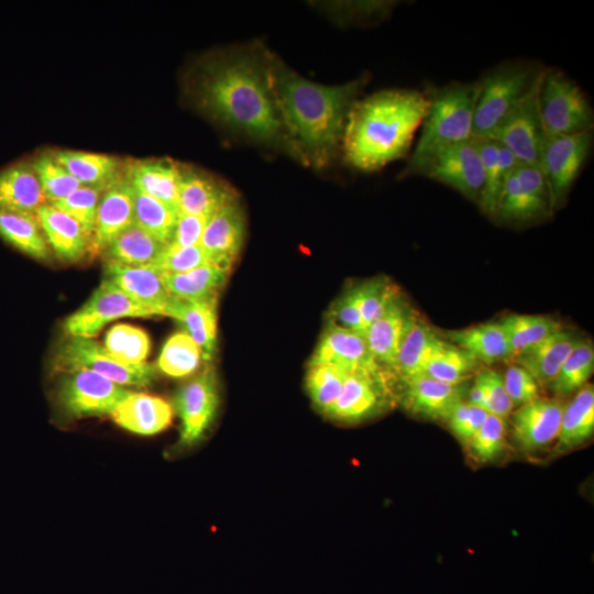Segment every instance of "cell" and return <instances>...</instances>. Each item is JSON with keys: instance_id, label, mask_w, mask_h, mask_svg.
I'll list each match as a JSON object with an SVG mask.
<instances>
[{"instance_id": "cell-7", "label": "cell", "mask_w": 594, "mask_h": 594, "mask_svg": "<svg viewBox=\"0 0 594 594\" xmlns=\"http://www.w3.org/2000/svg\"><path fill=\"white\" fill-rule=\"evenodd\" d=\"M64 372L57 387V402L70 418L111 415L131 393L122 385L87 369Z\"/></svg>"}, {"instance_id": "cell-9", "label": "cell", "mask_w": 594, "mask_h": 594, "mask_svg": "<svg viewBox=\"0 0 594 594\" xmlns=\"http://www.w3.org/2000/svg\"><path fill=\"white\" fill-rule=\"evenodd\" d=\"M413 175L441 183L476 204L484 187V168L474 138L436 151Z\"/></svg>"}, {"instance_id": "cell-23", "label": "cell", "mask_w": 594, "mask_h": 594, "mask_svg": "<svg viewBox=\"0 0 594 594\" xmlns=\"http://www.w3.org/2000/svg\"><path fill=\"white\" fill-rule=\"evenodd\" d=\"M580 340L574 331L562 327L512 360L525 369L539 387H548Z\"/></svg>"}, {"instance_id": "cell-32", "label": "cell", "mask_w": 594, "mask_h": 594, "mask_svg": "<svg viewBox=\"0 0 594 594\" xmlns=\"http://www.w3.org/2000/svg\"><path fill=\"white\" fill-rule=\"evenodd\" d=\"M594 432V388L586 384L563 407L559 433L552 455H560L581 447Z\"/></svg>"}, {"instance_id": "cell-55", "label": "cell", "mask_w": 594, "mask_h": 594, "mask_svg": "<svg viewBox=\"0 0 594 594\" xmlns=\"http://www.w3.org/2000/svg\"><path fill=\"white\" fill-rule=\"evenodd\" d=\"M472 406V405H471ZM490 414L479 407L472 406L466 420L453 432L462 442H466L484 424Z\"/></svg>"}, {"instance_id": "cell-41", "label": "cell", "mask_w": 594, "mask_h": 594, "mask_svg": "<svg viewBox=\"0 0 594 594\" xmlns=\"http://www.w3.org/2000/svg\"><path fill=\"white\" fill-rule=\"evenodd\" d=\"M177 217L178 213L165 204L135 189L134 224L161 243H170Z\"/></svg>"}, {"instance_id": "cell-4", "label": "cell", "mask_w": 594, "mask_h": 594, "mask_svg": "<svg viewBox=\"0 0 594 594\" xmlns=\"http://www.w3.org/2000/svg\"><path fill=\"white\" fill-rule=\"evenodd\" d=\"M481 90L479 81L450 82L428 87L427 113L416 147L409 156L402 177L413 176L415 169L436 151L473 138V121Z\"/></svg>"}, {"instance_id": "cell-3", "label": "cell", "mask_w": 594, "mask_h": 594, "mask_svg": "<svg viewBox=\"0 0 594 594\" xmlns=\"http://www.w3.org/2000/svg\"><path fill=\"white\" fill-rule=\"evenodd\" d=\"M428 103L426 94L415 89H386L359 98L342 140L345 162L371 173L406 157Z\"/></svg>"}, {"instance_id": "cell-54", "label": "cell", "mask_w": 594, "mask_h": 594, "mask_svg": "<svg viewBox=\"0 0 594 594\" xmlns=\"http://www.w3.org/2000/svg\"><path fill=\"white\" fill-rule=\"evenodd\" d=\"M210 219L178 213L173 239L168 245L195 246L200 244L205 228Z\"/></svg>"}, {"instance_id": "cell-26", "label": "cell", "mask_w": 594, "mask_h": 594, "mask_svg": "<svg viewBox=\"0 0 594 594\" xmlns=\"http://www.w3.org/2000/svg\"><path fill=\"white\" fill-rule=\"evenodd\" d=\"M111 417L125 430L151 436L170 425L173 407L162 397L131 392L114 409Z\"/></svg>"}, {"instance_id": "cell-52", "label": "cell", "mask_w": 594, "mask_h": 594, "mask_svg": "<svg viewBox=\"0 0 594 594\" xmlns=\"http://www.w3.org/2000/svg\"><path fill=\"white\" fill-rule=\"evenodd\" d=\"M503 380L505 389L514 407H520L540 397V387L535 378L525 369L515 363L508 365Z\"/></svg>"}, {"instance_id": "cell-53", "label": "cell", "mask_w": 594, "mask_h": 594, "mask_svg": "<svg viewBox=\"0 0 594 594\" xmlns=\"http://www.w3.org/2000/svg\"><path fill=\"white\" fill-rule=\"evenodd\" d=\"M331 320L337 324L360 333H365V324L358 300L355 286L345 290L332 305Z\"/></svg>"}, {"instance_id": "cell-20", "label": "cell", "mask_w": 594, "mask_h": 594, "mask_svg": "<svg viewBox=\"0 0 594 594\" xmlns=\"http://www.w3.org/2000/svg\"><path fill=\"white\" fill-rule=\"evenodd\" d=\"M400 381L404 385L403 403L406 409L420 418L446 421L453 407L463 400V384H447L426 374Z\"/></svg>"}, {"instance_id": "cell-50", "label": "cell", "mask_w": 594, "mask_h": 594, "mask_svg": "<svg viewBox=\"0 0 594 594\" xmlns=\"http://www.w3.org/2000/svg\"><path fill=\"white\" fill-rule=\"evenodd\" d=\"M207 258L200 245H166L150 267L160 274H179L206 265Z\"/></svg>"}, {"instance_id": "cell-6", "label": "cell", "mask_w": 594, "mask_h": 594, "mask_svg": "<svg viewBox=\"0 0 594 594\" xmlns=\"http://www.w3.org/2000/svg\"><path fill=\"white\" fill-rule=\"evenodd\" d=\"M538 101L546 138L593 131L591 102L582 89L561 70L544 68Z\"/></svg>"}, {"instance_id": "cell-13", "label": "cell", "mask_w": 594, "mask_h": 594, "mask_svg": "<svg viewBox=\"0 0 594 594\" xmlns=\"http://www.w3.org/2000/svg\"><path fill=\"white\" fill-rule=\"evenodd\" d=\"M592 144V132L544 139L540 169L549 184L554 209L566 200L590 156Z\"/></svg>"}, {"instance_id": "cell-10", "label": "cell", "mask_w": 594, "mask_h": 594, "mask_svg": "<svg viewBox=\"0 0 594 594\" xmlns=\"http://www.w3.org/2000/svg\"><path fill=\"white\" fill-rule=\"evenodd\" d=\"M55 360L56 366L64 371L87 369L122 386H147L156 375L152 364H123L113 358L103 344L86 337L68 336L59 345Z\"/></svg>"}, {"instance_id": "cell-19", "label": "cell", "mask_w": 594, "mask_h": 594, "mask_svg": "<svg viewBox=\"0 0 594 594\" xmlns=\"http://www.w3.org/2000/svg\"><path fill=\"white\" fill-rule=\"evenodd\" d=\"M135 189L128 178L108 186L100 198L90 251L103 252L124 230L134 224Z\"/></svg>"}, {"instance_id": "cell-8", "label": "cell", "mask_w": 594, "mask_h": 594, "mask_svg": "<svg viewBox=\"0 0 594 594\" xmlns=\"http://www.w3.org/2000/svg\"><path fill=\"white\" fill-rule=\"evenodd\" d=\"M554 211L549 184L538 167L518 164L508 175L495 218L508 224H528Z\"/></svg>"}, {"instance_id": "cell-44", "label": "cell", "mask_w": 594, "mask_h": 594, "mask_svg": "<svg viewBox=\"0 0 594 594\" xmlns=\"http://www.w3.org/2000/svg\"><path fill=\"white\" fill-rule=\"evenodd\" d=\"M103 346L119 362L136 365L145 363L151 350V341L142 329L118 323L107 332Z\"/></svg>"}, {"instance_id": "cell-33", "label": "cell", "mask_w": 594, "mask_h": 594, "mask_svg": "<svg viewBox=\"0 0 594 594\" xmlns=\"http://www.w3.org/2000/svg\"><path fill=\"white\" fill-rule=\"evenodd\" d=\"M443 339L469 352L481 364L491 365L510 359V349L499 322H482L448 330L443 332Z\"/></svg>"}, {"instance_id": "cell-49", "label": "cell", "mask_w": 594, "mask_h": 594, "mask_svg": "<svg viewBox=\"0 0 594 594\" xmlns=\"http://www.w3.org/2000/svg\"><path fill=\"white\" fill-rule=\"evenodd\" d=\"M474 384L480 389L484 409L494 416L506 419L514 406L505 389L503 375L488 367H480Z\"/></svg>"}, {"instance_id": "cell-14", "label": "cell", "mask_w": 594, "mask_h": 594, "mask_svg": "<svg viewBox=\"0 0 594 594\" xmlns=\"http://www.w3.org/2000/svg\"><path fill=\"white\" fill-rule=\"evenodd\" d=\"M174 406L180 418L178 446L194 447L204 438L218 411L219 392L215 372L208 367L185 383L175 395Z\"/></svg>"}, {"instance_id": "cell-28", "label": "cell", "mask_w": 594, "mask_h": 594, "mask_svg": "<svg viewBox=\"0 0 594 594\" xmlns=\"http://www.w3.org/2000/svg\"><path fill=\"white\" fill-rule=\"evenodd\" d=\"M46 204L31 162L12 163L0 170V210L36 215Z\"/></svg>"}, {"instance_id": "cell-11", "label": "cell", "mask_w": 594, "mask_h": 594, "mask_svg": "<svg viewBox=\"0 0 594 594\" xmlns=\"http://www.w3.org/2000/svg\"><path fill=\"white\" fill-rule=\"evenodd\" d=\"M391 395L384 369L349 370L341 394L326 417L342 424L363 421L383 411L389 404Z\"/></svg>"}, {"instance_id": "cell-27", "label": "cell", "mask_w": 594, "mask_h": 594, "mask_svg": "<svg viewBox=\"0 0 594 594\" xmlns=\"http://www.w3.org/2000/svg\"><path fill=\"white\" fill-rule=\"evenodd\" d=\"M36 217L48 245L59 260L74 263L90 250V238L65 212L46 202L37 209Z\"/></svg>"}, {"instance_id": "cell-51", "label": "cell", "mask_w": 594, "mask_h": 594, "mask_svg": "<svg viewBox=\"0 0 594 594\" xmlns=\"http://www.w3.org/2000/svg\"><path fill=\"white\" fill-rule=\"evenodd\" d=\"M395 6V1H344L333 2L330 9L342 23H369L386 18Z\"/></svg>"}, {"instance_id": "cell-5", "label": "cell", "mask_w": 594, "mask_h": 594, "mask_svg": "<svg viewBox=\"0 0 594 594\" xmlns=\"http://www.w3.org/2000/svg\"><path fill=\"white\" fill-rule=\"evenodd\" d=\"M532 63H509L486 74L481 80L473 138H488L507 114L529 92L543 72Z\"/></svg>"}, {"instance_id": "cell-43", "label": "cell", "mask_w": 594, "mask_h": 594, "mask_svg": "<svg viewBox=\"0 0 594 594\" xmlns=\"http://www.w3.org/2000/svg\"><path fill=\"white\" fill-rule=\"evenodd\" d=\"M346 370L331 364H309L306 389L315 408L324 416L339 398Z\"/></svg>"}, {"instance_id": "cell-46", "label": "cell", "mask_w": 594, "mask_h": 594, "mask_svg": "<svg viewBox=\"0 0 594 594\" xmlns=\"http://www.w3.org/2000/svg\"><path fill=\"white\" fill-rule=\"evenodd\" d=\"M505 419L488 415L481 428L465 442L469 455L479 463L495 460L506 446Z\"/></svg>"}, {"instance_id": "cell-1", "label": "cell", "mask_w": 594, "mask_h": 594, "mask_svg": "<svg viewBox=\"0 0 594 594\" xmlns=\"http://www.w3.org/2000/svg\"><path fill=\"white\" fill-rule=\"evenodd\" d=\"M268 52L251 44L208 55L193 75L190 94L202 112L235 135L293 156L271 87Z\"/></svg>"}, {"instance_id": "cell-45", "label": "cell", "mask_w": 594, "mask_h": 594, "mask_svg": "<svg viewBox=\"0 0 594 594\" xmlns=\"http://www.w3.org/2000/svg\"><path fill=\"white\" fill-rule=\"evenodd\" d=\"M47 204L66 197L82 186L55 157L54 153H40L31 162Z\"/></svg>"}, {"instance_id": "cell-18", "label": "cell", "mask_w": 594, "mask_h": 594, "mask_svg": "<svg viewBox=\"0 0 594 594\" xmlns=\"http://www.w3.org/2000/svg\"><path fill=\"white\" fill-rule=\"evenodd\" d=\"M105 279L116 285L152 316H165L173 299L160 273L150 266H132L106 261Z\"/></svg>"}, {"instance_id": "cell-22", "label": "cell", "mask_w": 594, "mask_h": 594, "mask_svg": "<svg viewBox=\"0 0 594 594\" xmlns=\"http://www.w3.org/2000/svg\"><path fill=\"white\" fill-rule=\"evenodd\" d=\"M235 199V190L224 182L183 166L178 195L179 213L210 219Z\"/></svg>"}, {"instance_id": "cell-38", "label": "cell", "mask_w": 594, "mask_h": 594, "mask_svg": "<svg viewBox=\"0 0 594 594\" xmlns=\"http://www.w3.org/2000/svg\"><path fill=\"white\" fill-rule=\"evenodd\" d=\"M480 364L469 352L442 339L422 374L447 384L461 385L476 374Z\"/></svg>"}, {"instance_id": "cell-42", "label": "cell", "mask_w": 594, "mask_h": 594, "mask_svg": "<svg viewBox=\"0 0 594 594\" xmlns=\"http://www.w3.org/2000/svg\"><path fill=\"white\" fill-rule=\"evenodd\" d=\"M201 360L199 345L186 332H176L163 345L157 369L170 377H185L197 371Z\"/></svg>"}, {"instance_id": "cell-29", "label": "cell", "mask_w": 594, "mask_h": 594, "mask_svg": "<svg viewBox=\"0 0 594 594\" xmlns=\"http://www.w3.org/2000/svg\"><path fill=\"white\" fill-rule=\"evenodd\" d=\"M218 298L189 301L173 297L165 316L177 320L201 349L202 359L210 360L217 343Z\"/></svg>"}, {"instance_id": "cell-30", "label": "cell", "mask_w": 594, "mask_h": 594, "mask_svg": "<svg viewBox=\"0 0 594 594\" xmlns=\"http://www.w3.org/2000/svg\"><path fill=\"white\" fill-rule=\"evenodd\" d=\"M442 339L418 312L411 310L393 373L400 380L422 374Z\"/></svg>"}, {"instance_id": "cell-21", "label": "cell", "mask_w": 594, "mask_h": 594, "mask_svg": "<svg viewBox=\"0 0 594 594\" xmlns=\"http://www.w3.org/2000/svg\"><path fill=\"white\" fill-rule=\"evenodd\" d=\"M309 364H331L346 371L381 367L371 354L363 333L328 321Z\"/></svg>"}, {"instance_id": "cell-40", "label": "cell", "mask_w": 594, "mask_h": 594, "mask_svg": "<svg viewBox=\"0 0 594 594\" xmlns=\"http://www.w3.org/2000/svg\"><path fill=\"white\" fill-rule=\"evenodd\" d=\"M593 370V344L588 340L581 339L548 387L557 397H566L587 384Z\"/></svg>"}, {"instance_id": "cell-24", "label": "cell", "mask_w": 594, "mask_h": 594, "mask_svg": "<svg viewBox=\"0 0 594 594\" xmlns=\"http://www.w3.org/2000/svg\"><path fill=\"white\" fill-rule=\"evenodd\" d=\"M411 310L399 295L365 330L364 337L371 354L385 371H394Z\"/></svg>"}, {"instance_id": "cell-12", "label": "cell", "mask_w": 594, "mask_h": 594, "mask_svg": "<svg viewBox=\"0 0 594 594\" xmlns=\"http://www.w3.org/2000/svg\"><path fill=\"white\" fill-rule=\"evenodd\" d=\"M541 77L542 74L529 92L488 136L509 150L518 163L538 168L546 139L538 101Z\"/></svg>"}, {"instance_id": "cell-15", "label": "cell", "mask_w": 594, "mask_h": 594, "mask_svg": "<svg viewBox=\"0 0 594 594\" xmlns=\"http://www.w3.org/2000/svg\"><path fill=\"white\" fill-rule=\"evenodd\" d=\"M152 315L130 299L122 290L102 279L90 298L66 318L64 330L70 337H95L107 323L123 317H151Z\"/></svg>"}, {"instance_id": "cell-47", "label": "cell", "mask_w": 594, "mask_h": 594, "mask_svg": "<svg viewBox=\"0 0 594 594\" xmlns=\"http://www.w3.org/2000/svg\"><path fill=\"white\" fill-rule=\"evenodd\" d=\"M102 190L105 189L80 186L66 197L50 205L76 220L91 241Z\"/></svg>"}, {"instance_id": "cell-39", "label": "cell", "mask_w": 594, "mask_h": 594, "mask_svg": "<svg viewBox=\"0 0 594 594\" xmlns=\"http://www.w3.org/2000/svg\"><path fill=\"white\" fill-rule=\"evenodd\" d=\"M499 323L510 349V359L562 328L558 320L542 315L512 314Z\"/></svg>"}, {"instance_id": "cell-17", "label": "cell", "mask_w": 594, "mask_h": 594, "mask_svg": "<svg viewBox=\"0 0 594 594\" xmlns=\"http://www.w3.org/2000/svg\"><path fill=\"white\" fill-rule=\"evenodd\" d=\"M563 406L557 398L537 399L518 407L512 416L513 438L526 453H536L557 440Z\"/></svg>"}, {"instance_id": "cell-36", "label": "cell", "mask_w": 594, "mask_h": 594, "mask_svg": "<svg viewBox=\"0 0 594 594\" xmlns=\"http://www.w3.org/2000/svg\"><path fill=\"white\" fill-rule=\"evenodd\" d=\"M227 271L206 264L179 274H160L173 297L200 301L218 298L219 290L228 279Z\"/></svg>"}, {"instance_id": "cell-2", "label": "cell", "mask_w": 594, "mask_h": 594, "mask_svg": "<svg viewBox=\"0 0 594 594\" xmlns=\"http://www.w3.org/2000/svg\"><path fill=\"white\" fill-rule=\"evenodd\" d=\"M268 74L293 157L314 168L328 166L341 151L350 110L367 76L342 85L317 84L301 77L271 51Z\"/></svg>"}, {"instance_id": "cell-35", "label": "cell", "mask_w": 594, "mask_h": 594, "mask_svg": "<svg viewBox=\"0 0 594 594\" xmlns=\"http://www.w3.org/2000/svg\"><path fill=\"white\" fill-rule=\"evenodd\" d=\"M0 238L32 258L46 261L50 256L36 215L0 210Z\"/></svg>"}, {"instance_id": "cell-16", "label": "cell", "mask_w": 594, "mask_h": 594, "mask_svg": "<svg viewBox=\"0 0 594 594\" xmlns=\"http://www.w3.org/2000/svg\"><path fill=\"white\" fill-rule=\"evenodd\" d=\"M245 238V217L235 199L208 221L200 240L207 263L229 272L237 261Z\"/></svg>"}, {"instance_id": "cell-25", "label": "cell", "mask_w": 594, "mask_h": 594, "mask_svg": "<svg viewBox=\"0 0 594 594\" xmlns=\"http://www.w3.org/2000/svg\"><path fill=\"white\" fill-rule=\"evenodd\" d=\"M183 165L172 160H145L134 162L127 178L132 186L179 213L178 195Z\"/></svg>"}, {"instance_id": "cell-31", "label": "cell", "mask_w": 594, "mask_h": 594, "mask_svg": "<svg viewBox=\"0 0 594 594\" xmlns=\"http://www.w3.org/2000/svg\"><path fill=\"white\" fill-rule=\"evenodd\" d=\"M484 168V187L479 206L495 218L499 197L508 175L519 164L514 154L490 138H474Z\"/></svg>"}, {"instance_id": "cell-48", "label": "cell", "mask_w": 594, "mask_h": 594, "mask_svg": "<svg viewBox=\"0 0 594 594\" xmlns=\"http://www.w3.org/2000/svg\"><path fill=\"white\" fill-rule=\"evenodd\" d=\"M355 289L365 328L381 317L399 296L396 286L386 277L371 278L356 285Z\"/></svg>"}, {"instance_id": "cell-34", "label": "cell", "mask_w": 594, "mask_h": 594, "mask_svg": "<svg viewBox=\"0 0 594 594\" xmlns=\"http://www.w3.org/2000/svg\"><path fill=\"white\" fill-rule=\"evenodd\" d=\"M54 155L82 186L106 189L119 179L116 156L74 150H59Z\"/></svg>"}, {"instance_id": "cell-37", "label": "cell", "mask_w": 594, "mask_h": 594, "mask_svg": "<svg viewBox=\"0 0 594 594\" xmlns=\"http://www.w3.org/2000/svg\"><path fill=\"white\" fill-rule=\"evenodd\" d=\"M166 248L136 224L120 233L103 251L107 262L150 266Z\"/></svg>"}]
</instances>
